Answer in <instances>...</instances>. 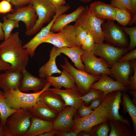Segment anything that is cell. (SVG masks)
Returning <instances> with one entry per match:
<instances>
[{
	"instance_id": "obj_1",
	"label": "cell",
	"mask_w": 136,
	"mask_h": 136,
	"mask_svg": "<svg viewBox=\"0 0 136 136\" xmlns=\"http://www.w3.org/2000/svg\"><path fill=\"white\" fill-rule=\"evenodd\" d=\"M19 32L11 33L0 44V59L10 64L12 68L21 71L26 69L29 55L22 45Z\"/></svg>"
},
{
	"instance_id": "obj_2",
	"label": "cell",
	"mask_w": 136,
	"mask_h": 136,
	"mask_svg": "<svg viewBox=\"0 0 136 136\" xmlns=\"http://www.w3.org/2000/svg\"><path fill=\"white\" fill-rule=\"evenodd\" d=\"M118 91L105 95L100 104L89 115L75 118L72 130L78 133L82 131H88L94 126L109 121L110 118V109Z\"/></svg>"
},
{
	"instance_id": "obj_3",
	"label": "cell",
	"mask_w": 136,
	"mask_h": 136,
	"mask_svg": "<svg viewBox=\"0 0 136 136\" xmlns=\"http://www.w3.org/2000/svg\"><path fill=\"white\" fill-rule=\"evenodd\" d=\"M33 115L27 109L20 108L7 118L4 127L5 136H25Z\"/></svg>"
},
{
	"instance_id": "obj_4",
	"label": "cell",
	"mask_w": 136,
	"mask_h": 136,
	"mask_svg": "<svg viewBox=\"0 0 136 136\" xmlns=\"http://www.w3.org/2000/svg\"><path fill=\"white\" fill-rule=\"evenodd\" d=\"M51 86L48 82L41 90L32 93H24L19 88L2 90L6 96V102L10 108L16 110L20 108L28 110L36 104L41 94Z\"/></svg>"
},
{
	"instance_id": "obj_5",
	"label": "cell",
	"mask_w": 136,
	"mask_h": 136,
	"mask_svg": "<svg viewBox=\"0 0 136 136\" xmlns=\"http://www.w3.org/2000/svg\"><path fill=\"white\" fill-rule=\"evenodd\" d=\"M105 21V20L98 18L93 15L87 6L76 21L92 36L96 43H100L105 41L101 25Z\"/></svg>"
},
{
	"instance_id": "obj_6",
	"label": "cell",
	"mask_w": 136,
	"mask_h": 136,
	"mask_svg": "<svg viewBox=\"0 0 136 136\" xmlns=\"http://www.w3.org/2000/svg\"><path fill=\"white\" fill-rule=\"evenodd\" d=\"M38 18L32 28L26 35L29 36L37 32L44 24L49 23L55 15L56 9L49 0H32Z\"/></svg>"
},
{
	"instance_id": "obj_7",
	"label": "cell",
	"mask_w": 136,
	"mask_h": 136,
	"mask_svg": "<svg viewBox=\"0 0 136 136\" xmlns=\"http://www.w3.org/2000/svg\"><path fill=\"white\" fill-rule=\"evenodd\" d=\"M64 58V64H60V66L72 75L81 95L82 96L85 95L88 92L92 85L99 79L100 76L91 75L85 70L76 69L69 62L66 57Z\"/></svg>"
},
{
	"instance_id": "obj_8",
	"label": "cell",
	"mask_w": 136,
	"mask_h": 136,
	"mask_svg": "<svg viewBox=\"0 0 136 136\" xmlns=\"http://www.w3.org/2000/svg\"><path fill=\"white\" fill-rule=\"evenodd\" d=\"M114 21L107 20L101 25L105 40L108 43L118 48L128 47V41L125 32Z\"/></svg>"
},
{
	"instance_id": "obj_9",
	"label": "cell",
	"mask_w": 136,
	"mask_h": 136,
	"mask_svg": "<svg viewBox=\"0 0 136 136\" xmlns=\"http://www.w3.org/2000/svg\"><path fill=\"white\" fill-rule=\"evenodd\" d=\"M43 43L51 44L57 48L77 46L74 25L69 24L57 33L51 31L49 35L43 41Z\"/></svg>"
},
{
	"instance_id": "obj_10",
	"label": "cell",
	"mask_w": 136,
	"mask_h": 136,
	"mask_svg": "<svg viewBox=\"0 0 136 136\" xmlns=\"http://www.w3.org/2000/svg\"><path fill=\"white\" fill-rule=\"evenodd\" d=\"M129 51L128 47L120 48L103 42L95 43L92 52L101 57L111 67L122 55Z\"/></svg>"
},
{
	"instance_id": "obj_11",
	"label": "cell",
	"mask_w": 136,
	"mask_h": 136,
	"mask_svg": "<svg viewBox=\"0 0 136 136\" xmlns=\"http://www.w3.org/2000/svg\"><path fill=\"white\" fill-rule=\"evenodd\" d=\"M81 58L85 66V70L89 74L100 76L106 74L112 77L110 66L102 58L97 57L91 52L84 51Z\"/></svg>"
},
{
	"instance_id": "obj_12",
	"label": "cell",
	"mask_w": 136,
	"mask_h": 136,
	"mask_svg": "<svg viewBox=\"0 0 136 136\" xmlns=\"http://www.w3.org/2000/svg\"><path fill=\"white\" fill-rule=\"evenodd\" d=\"M66 9L63 6L57 9L55 15L51 21L28 42L23 46L26 52L30 57L35 55V50L38 46L43 43V41L50 34L51 27L56 18L60 15L66 12Z\"/></svg>"
},
{
	"instance_id": "obj_13",
	"label": "cell",
	"mask_w": 136,
	"mask_h": 136,
	"mask_svg": "<svg viewBox=\"0 0 136 136\" xmlns=\"http://www.w3.org/2000/svg\"><path fill=\"white\" fill-rule=\"evenodd\" d=\"M5 17L7 18L23 22L26 27L25 34L32 28L38 17L35 9L31 4L14 10Z\"/></svg>"
},
{
	"instance_id": "obj_14",
	"label": "cell",
	"mask_w": 136,
	"mask_h": 136,
	"mask_svg": "<svg viewBox=\"0 0 136 136\" xmlns=\"http://www.w3.org/2000/svg\"><path fill=\"white\" fill-rule=\"evenodd\" d=\"M77 109L71 106H66L58 113L53 121V129L58 130L71 131L74 124L73 117Z\"/></svg>"
},
{
	"instance_id": "obj_15",
	"label": "cell",
	"mask_w": 136,
	"mask_h": 136,
	"mask_svg": "<svg viewBox=\"0 0 136 136\" xmlns=\"http://www.w3.org/2000/svg\"><path fill=\"white\" fill-rule=\"evenodd\" d=\"M21 72L22 77L19 89L22 92L30 90L39 92L44 88L48 82L46 78L35 77L26 69L22 70Z\"/></svg>"
},
{
	"instance_id": "obj_16",
	"label": "cell",
	"mask_w": 136,
	"mask_h": 136,
	"mask_svg": "<svg viewBox=\"0 0 136 136\" xmlns=\"http://www.w3.org/2000/svg\"><path fill=\"white\" fill-rule=\"evenodd\" d=\"M97 89L102 91L104 96L107 94L116 91L127 92L128 88L124 84L113 80L106 74H102L100 78L94 83L91 88Z\"/></svg>"
},
{
	"instance_id": "obj_17",
	"label": "cell",
	"mask_w": 136,
	"mask_h": 136,
	"mask_svg": "<svg viewBox=\"0 0 136 136\" xmlns=\"http://www.w3.org/2000/svg\"><path fill=\"white\" fill-rule=\"evenodd\" d=\"M22 77L21 70L11 67L0 73V88L6 90L19 88Z\"/></svg>"
},
{
	"instance_id": "obj_18",
	"label": "cell",
	"mask_w": 136,
	"mask_h": 136,
	"mask_svg": "<svg viewBox=\"0 0 136 136\" xmlns=\"http://www.w3.org/2000/svg\"><path fill=\"white\" fill-rule=\"evenodd\" d=\"M116 8L111 4L98 1L92 3L89 7L91 13L96 17L107 20H115V14Z\"/></svg>"
},
{
	"instance_id": "obj_19",
	"label": "cell",
	"mask_w": 136,
	"mask_h": 136,
	"mask_svg": "<svg viewBox=\"0 0 136 136\" xmlns=\"http://www.w3.org/2000/svg\"><path fill=\"white\" fill-rule=\"evenodd\" d=\"M48 89L59 95L64 100L66 106H71L78 110L84 102L82 95L78 90L66 89H61L55 88H49Z\"/></svg>"
},
{
	"instance_id": "obj_20",
	"label": "cell",
	"mask_w": 136,
	"mask_h": 136,
	"mask_svg": "<svg viewBox=\"0 0 136 136\" xmlns=\"http://www.w3.org/2000/svg\"><path fill=\"white\" fill-rule=\"evenodd\" d=\"M131 66L129 61H117L111 67L110 69L112 77L114 78L116 81L128 88Z\"/></svg>"
},
{
	"instance_id": "obj_21",
	"label": "cell",
	"mask_w": 136,
	"mask_h": 136,
	"mask_svg": "<svg viewBox=\"0 0 136 136\" xmlns=\"http://www.w3.org/2000/svg\"><path fill=\"white\" fill-rule=\"evenodd\" d=\"M60 74L59 76H51L46 78L51 86L59 89L63 87L65 89L78 90L74 79L68 71L62 68Z\"/></svg>"
},
{
	"instance_id": "obj_22",
	"label": "cell",
	"mask_w": 136,
	"mask_h": 136,
	"mask_svg": "<svg viewBox=\"0 0 136 136\" xmlns=\"http://www.w3.org/2000/svg\"><path fill=\"white\" fill-rule=\"evenodd\" d=\"M57 51V47L53 46L50 51L49 58L48 61L39 68V76L40 77L46 78L54 74H60L61 71L59 69L56 64V57L60 55Z\"/></svg>"
},
{
	"instance_id": "obj_23",
	"label": "cell",
	"mask_w": 136,
	"mask_h": 136,
	"mask_svg": "<svg viewBox=\"0 0 136 136\" xmlns=\"http://www.w3.org/2000/svg\"><path fill=\"white\" fill-rule=\"evenodd\" d=\"M28 110L34 116L52 122L56 118L58 114V112L43 102L38 100L34 105Z\"/></svg>"
},
{
	"instance_id": "obj_24",
	"label": "cell",
	"mask_w": 136,
	"mask_h": 136,
	"mask_svg": "<svg viewBox=\"0 0 136 136\" xmlns=\"http://www.w3.org/2000/svg\"><path fill=\"white\" fill-rule=\"evenodd\" d=\"M85 7L82 5L79 7L75 10L68 14H61L55 20L51 30L54 32H58L70 23L76 21Z\"/></svg>"
},
{
	"instance_id": "obj_25",
	"label": "cell",
	"mask_w": 136,
	"mask_h": 136,
	"mask_svg": "<svg viewBox=\"0 0 136 136\" xmlns=\"http://www.w3.org/2000/svg\"><path fill=\"white\" fill-rule=\"evenodd\" d=\"M53 129V122L33 116L25 136H38Z\"/></svg>"
},
{
	"instance_id": "obj_26",
	"label": "cell",
	"mask_w": 136,
	"mask_h": 136,
	"mask_svg": "<svg viewBox=\"0 0 136 136\" xmlns=\"http://www.w3.org/2000/svg\"><path fill=\"white\" fill-rule=\"evenodd\" d=\"M38 100L43 102L58 113L66 106L64 100L59 95L48 89L41 94Z\"/></svg>"
},
{
	"instance_id": "obj_27",
	"label": "cell",
	"mask_w": 136,
	"mask_h": 136,
	"mask_svg": "<svg viewBox=\"0 0 136 136\" xmlns=\"http://www.w3.org/2000/svg\"><path fill=\"white\" fill-rule=\"evenodd\" d=\"M57 51L60 53H63L68 56L77 69L85 70V66L81 58L84 51L81 46H76L71 48L66 47H57Z\"/></svg>"
},
{
	"instance_id": "obj_28",
	"label": "cell",
	"mask_w": 136,
	"mask_h": 136,
	"mask_svg": "<svg viewBox=\"0 0 136 136\" xmlns=\"http://www.w3.org/2000/svg\"><path fill=\"white\" fill-rule=\"evenodd\" d=\"M127 92L122 91V92L121 104L123 113L126 114L128 113L132 121L133 128L132 130L133 136L136 135V106L131 99Z\"/></svg>"
},
{
	"instance_id": "obj_29",
	"label": "cell",
	"mask_w": 136,
	"mask_h": 136,
	"mask_svg": "<svg viewBox=\"0 0 136 136\" xmlns=\"http://www.w3.org/2000/svg\"><path fill=\"white\" fill-rule=\"evenodd\" d=\"M111 130L109 136H132L133 131L130 127L119 121L110 119Z\"/></svg>"
},
{
	"instance_id": "obj_30",
	"label": "cell",
	"mask_w": 136,
	"mask_h": 136,
	"mask_svg": "<svg viewBox=\"0 0 136 136\" xmlns=\"http://www.w3.org/2000/svg\"><path fill=\"white\" fill-rule=\"evenodd\" d=\"M121 91H119L110 109V119L120 121L130 127V124L129 120L122 115H120L119 113L120 104L121 101Z\"/></svg>"
},
{
	"instance_id": "obj_31",
	"label": "cell",
	"mask_w": 136,
	"mask_h": 136,
	"mask_svg": "<svg viewBox=\"0 0 136 136\" xmlns=\"http://www.w3.org/2000/svg\"><path fill=\"white\" fill-rule=\"evenodd\" d=\"M18 110L10 108L6 101V97L3 91L0 90V113L1 118V124L4 126L8 117Z\"/></svg>"
},
{
	"instance_id": "obj_32",
	"label": "cell",
	"mask_w": 136,
	"mask_h": 136,
	"mask_svg": "<svg viewBox=\"0 0 136 136\" xmlns=\"http://www.w3.org/2000/svg\"><path fill=\"white\" fill-rule=\"evenodd\" d=\"M132 18L131 11L116 8L115 14V20L120 25L124 26L128 24Z\"/></svg>"
},
{
	"instance_id": "obj_33",
	"label": "cell",
	"mask_w": 136,
	"mask_h": 136,
	"mask_svg": "<svg viewBox=\"0 0 136 136\" xmlns=\"http://www.w3.org/2000/svg\"><path fill=\"white\" fill-rule=\"evenodd\" d=\"M3 22L2 23V28L4 34V40L7 39L11 34L12 30L14 28L19 27V21L6 18H3Z\"/></svg>"
},
{
	"instance_id": "obj_34",
	"label": "cell",
	"mask_w": 136,
	"mask_h": 136,
	"mask_svg": "<svg viewBox=\"0 0 136 136\" xmlns=\"http://www.w3.org/2000/svg\"><path fill=\"white\" fill-rule=\"evenodd\" d=\"M75 32V39L77 46H81L84 42L87 32L77 21L74 25Z\"/></svg>"
},
{
	"instance_id": "obj_35",
	"label": "cell",
	"mask_w": 136,
	"mask_h": 136,
	"mask_svg": "<svg viewBox=\"0 0 136 136\" xmlns=\"http://www.w3.org/2000/svg\"><path fill=\"white\" fill-rule=\"evenodd\" d=\"M104 96V93L98 90L90 88L88 92L81 97L84 103L88 104L96 99L100 98Z\"/></svg>"
},
{
	"instance_id": "obj_36",
	"label": "cell",
	"mask_w": 136,
	"mask_h": 136,
	"mask_svg": "<svg viewBox=\"0 0 136 136\" xmlns=\"http://www.w3.org/2000/svg\"><path fill=\"white\" fill-rule=\"evenodd\" d=\"M121 27L129 36L130 42L127 47L129 51H130L134 49L136 46V27H128L124 26Z\"/></svg>"
},
{
	"instance_id": "obj_37",
	"label": "cell",
	"mask_w": 136,
	"mask_h": 136,
	"mask_svg": "<svg viewBox=\"0 0 136 136\" xmlns=\"http://www.w3.org/2000/svg\"><path fill=\"white\" fill-rule=\"evenodd\" d=\"M110 4L116 8L127 10L131 12V0H110Z\"/></svg>"
},
{
	"instance_id": "obj_38",
	"label": "cell",
	"mask_w": 136,
	"mask_h": 136,
	"mask_svg": "<svg viewBox=\"0 0 136 136\" xmlns=\"http://www.w3.org/2000/svg\"><path fill=\"white\" fill-rule=\"evenodd\" d=\"M95 43L92 36L87 33V37L81 48L84 51L91 52L93 49Z\"/></svg>"
},
{
	"instance_id": "obj_39",
	"label": "cell",
	"mask_w": 136,
	"mask_h": 136,
	"mask_svg": "<svg viewBox=\"0 0 136 136\" xmlns=\"http://www.w3.org/2000/svg\"><path fill=\"white\" fill-rule=\"evenodd\" d=\"M129 62L133 69V74L129 78V90H136V61L134 59Z\"/></svg>"
},
{
	"instance_id": "obj_40",
	"label": "cell",
	"mask_w": 136,
	"mask_h": 136,
	"mask_svg": "<svg viewBox=\"0 0 136 136\" xmlns=\"http://www.w3.org/2000/svg\"><path fill=\"white\" fill-rule=\"evenodd\" d=\"M13 10L11 3L7 0L0 1V14L11 13Z\"/></svg>"
},
{
	"instance_id": "obj_41",
	"label": "cell",
	"mask_w": 136,
	"mask_h": 136,
	"mask_svg": "<svg viewBox=\"0 0 136 136\" xmlns=\"http://www.w3.org/2000/svg\"><path fill=\"white\" fill-rule=\"evenodd\" d=\"M78 113L81 117H84L90 114L93 112L90 106H86L83 102L78 109Z\"/></svg>"
},
{
	"instance_id": "obj_42",
	"label": "cell",
	"mask_w": 136,
	"mask_h": 136,
	"mask_svg": "<svg viewBox=\"0 0 136 136\" xmlns=\"http://www.w3.org/2000/svg\"><path fill=\"white\" fill-rule=\"evenodd\" d=\"M136 59V49H134L129 52L122 55L118 60L119 62L130 61Z\"/></svg>"
},
{
	"instance_id": "obj_43",
	"label": "cell",
	"mask_w": 136,
	"mask_h": 136,
	"mask_svg": "<svg viewBox=\"0 0 136 136\" xmlns=\"http://www.w3.org/2000/svg\"><path fill=\"white\" fill-rule=\"evenodd\" d=\"M106 122L103 124L97 130L96 134L97 136H107L109 131V127Z\"/></svg>"
},
{
	"instance_id": "obj_44",
	"label": "cell",
	"mask_w": 136,
	"mask_h": 136,
	"mask_svg": "<svg viewBox=\"0 0 136 136\" xmlns=\"http://www.w3.org/2000/svg\"><path fill=\"white\" fill-rule=\"evenodd\" d=\"M18 8L31 3L32 0H7Z\"/></svg>"
},
{
	"instance_id": "obj_45",
	"label": "cell",
	"mask_w": 136,
	"mask_h": 136,
	"mask_svg": "<svg viewBox=\"0 0 136 136\" xmlns=\"http://www.w3.org/2000/svg\"><path fill=\"white\" fill-rule=\"evenodd\" d=\"M78 133L73 131H63L58 130L55 134L57 136H77Z\"/></svg>"
},
{
	"instance_id": "obj_46",
	"label": "cell",
	"mask_w": 136,
	"mask_h": 136,
	"mask_svg": "<svg viewBox=\"0 0 136 136\" xmlns=\"http://www.w3.org/2000/svg\"><path fill=\"white\" fill-rule=\"evenodd\" d=\"M105 96L101 97L95 99L91 102L89 106L91 109L93 110L95 109L100 104Z\"/></svg>"
},
{
	"instance_id": "obj_47",
	"label": "cell",
	"mask_w": 136,
	"mask_h": 136,
	"mask_svg": "<svg viewBox=\"0 0 136 136\" xmlns=\"http://www.w3.org/2000/svg\"><path fill=\"white\" fill-rule=\"evenodd\" d=\"M49 1L56 9L64 5L66 3L65 0H49Z\"/></svg>"
},
{
	"instance_id": "obj_48",
	"label": "cell",
	"mask_w": 136,
	"mask_h": 136,
	"mask_svg": "<svg viewBox=\"0 0 136 136\" xmlns=\"http://www.w3.org/2000/svg\"><path fill=\"white\" fill-rule=\"evenodd\" d=\"M131 1L132 18L131 20L133 22H135L136 21V0H131Z\"/></svg>"
},
{
	"instance_id": "obj_49",
	"label": "cell",
	"mask_w": 136,
	"mask_h": 136,
	"mask_svg": "<svg viewBox=\"0 0 136 136\" xmlns=\"http://www.w3.org/2000/svg\"><path fill=\"white\" fill-rule=\"evenodd\" d=\"M11 67L12 66L10 64L0 59V71H5Z\"/></svg>"
},
{
	"instance_id": "obj_50",
	"label": "cell",
	"mask_w": 136,
	"mask_h": 136,
	"mask_svg": "<svg viewBox=\"0 0 136 136\" xmlns=\"http://www.w3.org/2000/svg\"><path fill=\"white\" fill-rule=\"evenodd\" d=\"M58 130L53 129H52L39 135L38 136H53L55 135Z\"/></svg>"
},
{
	"instance_id": "obj_51",
	"label": "cell",
	"mask_w": 136,
	"mask_h": 136,
	"mask_svg": "<svg viewBox=\"0 0 136 136\" xmlns=\"http://www.w3.org/2000/svg\"><path fill=\"white\" fill-rule=\"evenodd\" d=\"M130 94L132 96L133 99L132 100L133 103L136 104V90H129Z\"/></svg>"
},
{
	"instance_id": "obj_52",
	"label": "cell",
	"mask_w": 136,
	"mask_h": 136,
	"mask_svg": "<svg viewBox=\"0 0 136 136\" xmlns=\"http://www.w3.org/2000/svg\"><path fill=\"white\" fill-rule=\"evenodd\" d=\"M2 23L0 21V40H3L4 39V34L2 28Z\"/></svg>"
},
{
	"instance_id": "obj_53",
	"label": "cell",
	"mask_w": 136,
	"mask_h": 136,
	"mask_svg": "<svg viewBox=\"0 0 136 136\" xmlns=\"http://www.w3.org/2000/svg\"><path fill=\"white\" fill-rule=\"evenodd\" d=\"M0 136H5V132L4 126L0 124Z\"/></svg>"
},
{
	"instance_id": "obj_54",
	"label": "cell",
	"mask_w": 136,
	"mask_h": 136,
	"mask_svg": "<svg viewBox=\"0 0 136 136\" xmlns=\"http://www.w3.org/2000/svg\"><path fill=\"white\" fill-rule=\"evenodd\" d=\"M80 1L85 3H86L89 2H90L91 0H79Z\"/></svg>"
},
{
	"instance_id": "obj_55",
	"label": "cell",
	"mask_w": 136,
	"mask_h": 136,
	"mask_svg": "<svg viewBox=\"0 0 136 136\" xmlns=\"http://www.w3.org/2000/svg\"><path fill=\"white\" fill-rule=\"evenodd\" d=\"M1 115H0V124H1Z\"/></svg>"
}]
</instances>
